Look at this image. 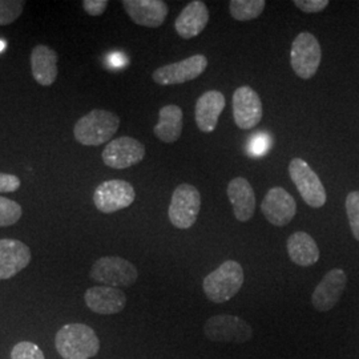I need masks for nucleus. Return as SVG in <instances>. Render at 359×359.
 <instances>
[{"label": "nucleus", "instance_id": "nucleus-24", "mask_svg": "<svg viewBox=\"0 0 359 359\" xmlns=\"http://www.w3.org/2000/svg\"><path fill=\"white\" fill-rule=\"evenodd\" d=\"M265 6V0H231L229 11L233 19L238 22H249L255 20L264 13Z\"/></svg>", "mask_w": 359, "mask_h": 359}, {"label": "nucleus", "instance_id": "nucleus-28", "mask_svg": "<svg viewBox=\"0 0 359 359\" xmlns=\"http://www.w3.org/2000/svg\"><path fill=\"white\" fill-rule=\"evenodd\" d=\"M11 359H46L41 348L32 342H19L13 346Z\"/></svg>", "mask_w": 359, "mask_h": 359}, {"label": "nucleus", "instance_id": "nucleus-30", "mask_svg": "<svg viewBox=\"0 0 359 359\" xmlns=\"http://www.w3.org/2000/svg\"><path fill=\"white\" fill-rule=\"evenodd\" d=\"M20 179L10 173H0V193L16 192L20 188Z\"/></svg>", "mask_w": 359, "mask_h": 359}, {"label": "nucleus", "instance_id": "nucleus-31", "mask_svg": "<svg viewBox=\"0 0 359 359\" xmlns=\"http://www.w3.org/2000/svg\"><path fill=\"white\" fill-rule=\"evenodd\" d=\"M266 151H269V137L264 133L255 136L250 142L249 152L255 156H262Z\"/></svg>", "mask_w": 359, "mask_h": 359}, {"label": "nucleus", "instance_id": "nucleus-27", "mask_svg": "<svg viewBox=\"0 0 359 359\" xmlns=\"http://www.w3.org/2000/svg\"><path fill=\"white\" fill-rule=\"evenodd\" d=\"M346 213L351 233L359 241V191L347 194Z\"/></svg>", "mask_w": 359, "mask_h": 359}, {"label": "nucleus", "instance_id": "nucleus-14", "mask_svg": "<svg viewBox=\"0 0 359 359\" xmlns=\"http://www.w3.org/2000/svg\"><path fill=\"white\" fill-rule=\"evenodd\" d=\"M347 285L346 273L342 269L327 271L311 295V304L318 311H329L338 304Z\"/></svg>", "mask_w": 359, "mask_h": 359}, {"label": "nucleus", "instance_id": "nucleus-13", "mask_svg": "<svg viewBox=\"0 0 359 359\" xmlns=\"http://www.w3.org/2000/svg\"><path fill=\"white\" fill-rule=\"evenodd\" d=\"M264 217L274 226H285L292 222L297 215L294 197L281 187L271 188L261 203Z\"/></svg>", "mask_w": 359, "mask_h": 359}, {"label": "nucleus", "instance_id": "nucleus-15", "mask_svg": "<svg viewBox=\"0 0 359 359\" xmlns=\"http://www.w3.org/2000/svg\"><path fill=\"white\" fill-rule=\"evenodd\" d=\"M126 13L137 26L157 28L167 19L169 7L163 0H123Z\"/></svg>", "mask_w": 359, "mask_h": 359}, {"label": "nucleus", "instance_id": "nucleus-12", "mask_svg": "<svg viewBox=\"0 0 359 359\" xmlns=\"http://www.w3.org/2000/svg\"><path fill=\"white\" fill-rule=\"evenodd\" d=\"M233 118L240 129H253L264 116V107L259 95L248 86L240 87L233 93Z\"/></svg>", "mask_w": 359, "mask_h": 359}, {"label": "nucleus", "instance_id": "nucleus-16", "mask_svg": "<svg viewBox=\"0 0 359 359\" xmlns=\"http://www.w3.org/2000/svg\"><path fill=\"white\" fill-rule=\"evenodd\" d=\"M31 249L13 238L0 240V280H10L31 262Z\"/></svg>", "mask_w": 359, "mask_h": 359}, {"label": "nucleus", "instance_id": "nucleus-18", "mask_svg": "<svg viewBox=\"0 0 359 359\" xmlns=\"http://www.w3.org/2000/svg\"><path fill=\"white\" fill-rule=\"evenodd\" d=\"M225 105V96L219 90H208L198 97L194 108V118L203 133H212L217 128L218 118Z\"/></svg>", "mask_w": 359, "mask_h": 359}, {"label": "nucleus", "instance_id": "nucleus-17", "mask_svg": "<svg viewBox=\"0 0 359 359\" xmlns=\"http://www.w3.org/2000/svg\"><path fill=\"white\" fill-rule=\"evenodd\" d=\"M86 304L90 311L102 316H112L123 311L127 305V295L111 286H93L84 294Z\"/></svg>", "mask_w": 359, "mask_h": 359}, {"label": "nucleus", "instance_id": "nucleus-26", "mask_svg": "<svg viewBox=\"0 0 359 359\" xmlns=\"http://www.w3.org/2000/svg\"><path fill=\"white\" fill-rule=\"evenodd\" d=\"M25 4L23 0H0V26H10L18 20Z\"/></svg>", "mask_w": 359, "mask_h": 359}, {"label": "nucleus", "instance_id": "nucleus-11", "mask_svg": "<svg viewBox=\"0 0 359 359\" xmlns=\"http://www.w3.org/2000/svg\"><path fill=\"white\" fill-rule=\"evenodd\" d=\"M102 157L107 167L127 169L142 163L145 157V147L133 137L121 136L105 145Z\"/></svg>", "mask_w": 359, "mask_h": 359}, {"label": "nucleus", "instance_id": "nucleus-34", "mask_svg": "<svg viewBox=\"0 0 359 359\" xmlns=\"http://www.w3.org/2000/svg\"><path fill=\"white\" fill-rule=\"evenodd\" d=\"M4 47H6V43H4V41H1V40H0V52L3 51V50H4Z\"/></svg>", "mask_w": 359, "mask_h": 359}, {"label": "nucleus", "instance_id": "nucleus-7", "mask_svg": "<svg viewBox=\"0 0 359 359\" xmlns=\"http://www.w3.org/2000/svg\"><path fill=\"white\" fill-rule=\"evenodd\" d=\"M289 176L294 182L295 188L301 194L302 200L310 208L317 209L326 204L327 194L321 179L304 158L294 157L290 161Z\"/></svg>", "mask_w": 359, "mask_h": 359}, {"label": "nucleus", "instance_id": "nucleus-3", "mask_svg": "<svg viewBox=\"0 0 359 359\" xmlns=\"http://www.w3.org/2000/svg\"><path fill=\"white\" fill-rule=\"evenodd\" d=\"M245 276L243 266L237 261H225L217 269L204 278L203 289L206 298L215 304H224L237 294L243 285Z\"/></svg>", "mask_w": 359, "mask_h": 359}, {"label": "nucleus", "instance_id": "nucleus-9", "mask_svg": "<svg viewBox=\"0 0 359 359\" xmlns=\"http://www.w3.org/2000/svg\"><path fill=\"white\" fill-rule=\"evenodd\" d=\"M136 192L126 180H108L102 182L93 193V203L105 215H111L133 204Z\"/></svg>", "mask_w": 359, "mask_h": 359}, {"label": "nucleus", "instance_id": "nucleus-29", "mask_svg": "<svg viewBox=\"0 0 359 359\" xmlns=\"http://www.w3.org/2000/svg\"><path fill=\"white\" fill-rule=\"evenodd\" d=\"M329 0H295L294 6L302 13H317L323 11L329 6Z\"/></svg>", "mask_w": 359, "mask_h": 359}, {"label": "nucleus", "instance_id": "nucleus-10", "mask_svg": "<svg viewBox=\"0 0 359 359\" xmlns=\"http://www.w3.org/2000/svg\"><path fill=\"white\" fill-rule=\"evenodd\" d=\"M208 67L204 55H193L181 62L163 65L154 69L152 79L158 86H177L201 76Z\"/></svg>", "mask_w": 359, "mask_h": 359}, {"label": "nucleus", "instance_id": "nucleus-1", "mask_svg": "<svg viewBox=\"0 0 359 359\" xmlns=\"http://www.w3.org/2000/svg\"><path fill=\"white\" fill-rule=\"evenodd\" d=\"M55 346L63 359H90L99 353L100 341L90 326L68 323L56 333Z\"/></svg>", "mask_w": 359, "mask_h": 359}, {"label": "nucleus", "instance_id": "nucleus-2", "mask_svg": "<svg viewBox=\"0 0 359 359\" xmlns=\"http://www.w3.org/2000/svg\"><path fill=\"white\" fill-rule=\"evenodd\" d=\"M118 127L120 118L116 114L104 109H93L77 120L74 127V136L81 145L99 147L109 142Z\"/></svg>", "mask_w": 359, "mask_h": 359}, {"label": "nucleus", "instance_id": "nucleus-33", "mask_svg": "<svg viewBox=\"0 0 359 359\" xmlns=\"http://www.w3.org/2000/svg\"><path fill=\"white\" fill-rule=\"evenodd\" d=\"M109 62H111L116 68H120V67H123V65L127 63L126 57H124L121 53H118V52L114 53V55L109 57Z\"/></svg>", "mask_w": 359, "mask_h": 359}, {"label": "nucleus", "instance_id": "nucleus-23", "mask_svg": "<svg viewBox=\"0 0 359 359\" xmlns=\"http://www.w3.org/2000/svg\"><path fill=\"white\" fill-rule=\"evenodd\" d=\"M182 109L176 104H168L158 112V123L154 126V133L160 142L173 144L177 142L184 127Z\"/></svg>", "mask_w": 359, "mask_h": 359}, {"label": "nucleus", "instance_id": "nucleus-22", "mask_svg": "<svg viewBox=\"0 0 359 359\" xmlns=\"http://www.w3.org/2000/svg\"><path fill=\"white\" fill-rule=\"evenodd\" d=\"M287 253L295 265L304 268L317 264L321 256L316 240L306 231H295L289 237Z\"/></svg>", "mask_w": 359, "mask_h": 359}, {"label": "nucleus", "instance_id": "nucleus-25", "mask_svg": "<svg viewBox=\"0 0 359 359\" xmlns=\"http://www.w3.org/2000/svg\"><path fill=\"white\" fill-rule=\"evenodd\" d=\"M23 215V209L16 201L0 197V228L15 225Z\"/></svg>", "mask_w": 359, "mask_h": 359}, {"label": "nucleus", "instance_id": "nucleus-32", "mask_svg": "<svg viewBox=\"0 0 359 359\" xmlns=\"http://www.w3.org/2000/svg\"><path fill=\"white\" fill-rule=\"evenodd\" d=\"M108 4L109 3L107 0H84L83 8L90 16H100L105 13Z\"/></svg>", "mask_w": 359, "mask_h": 359}, {"label": "nucleus", "instance_id": "nucleus-4", "mask_svg": "<svg viewBox=\"0 0 359 359\" xmlns=\"http://www.w3.org/2000/svg\"><path fill=\"white\" fill-rule=\"evenodd\" d=\"M90 277L111 287H129L137 281L136 266L121 257H102L92 265Z\"/></svg>", "mask_w": 359, "mask_h": 359}, {"label": "nucleus", "instance_id": "nucleus-20", "mask_svg": "<svg viewBox=\"0 0 359 359\" xmlns=\"http://www.w3.org/2000/svg\"><path fill=\"white\" fill-rule=\"evenodd\" d=\"M226 192L236 218L240 222L250 221L256 212V194L250 182L244 177H236L229 182Z\"/></svg>", "mask_w": 359, "mask_h": 359}, {"label": "nucleus", "instance_id": "nucleus-6", "mask_svg": "<svg viewBox=\"0 0 359 359\" xmlns=\"http://www.w3.org/2000/svg\"><path fill=\"white\" fill-rule=\"evenodd\" d=\"M322 48L318 39L310 32H301L293 40L290 50V65L295 75L309 80L314 76L321 65Z\"/></svg>", "mask_w": 359, "mask_h": 359}, {"label": "nucleus", "instance_id": "nucleus-5", "mask_svg": "<svg viewBox=\"0 0 359 359\" xmlns=\"http://www.w3.org/2000/svg\"><path fill=\"white\" fill-rule=\"evenodd\" d=\"M201 209V194L191 184H180L172 194L168 217L177 229H191Z\"/></svg>", "mask_w": 359, "mask_h": 359}, {"label": "nucleus", "instance_id": "nucleus-8", "mask_svg": "<svg viewBox=\"0 0 359 359\" xmlns=\"http://www.w3.org/2000/svg\"><path fill=\"white\" fill-rule=\"evenodd\" d=\"M204 334L209 341L226 344H245L253 338L252 326L231 314L210 317L204 325Z\"/></svg>", "mask_w": 359, "mask_h": 359}, {"label": "nucleus", "instance_id": "nucleus-19", "mask_svg": "<svg viewBox=\"0 0 359 359\" xmlns=\"http://www.w3.org/2000/svg\"><path fill=\"white\" fill-rule=\"evenodd\" d=\"M209 10L201 0L191 1L181 13L176 22L175 29L180 38L193 39L198 36L208 26Z\"/></svg>", "mask_w": 359, "mask_h": 359}, {"label": "nucleus", "instance_id": "nucleus-21", "mask_svg": "<svg viewBox=\"0 0 359 359\" xmlns=\"http://www.w3.org/2000/svg\"><path fill=\"white\" fill-rule=\"evenodd\" d=\"M57 53L48 46H36L31 52V72L36 83L43 87H50L59 74Z\"/></svg>", "mask_w": 359, "mask_h": 359}]
</instances>
